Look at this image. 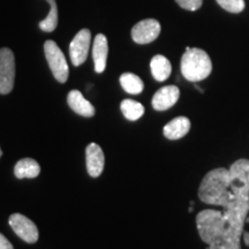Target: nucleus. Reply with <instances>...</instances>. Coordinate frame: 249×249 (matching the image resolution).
Returning a JSON list of instances; mask_svg holds the SVG:
<instances>
[{"label":"nucleus","instance_id":"obj_8","mask_svg":"<svg viewBox=\"0 0 249 249\" xmlns=\"http://www.w3.org/2000/svg\"><path fill=\"white\" fill-rule=\"evenodd\" d=\"M160 34V23L155 18H145L136 23L132 29V38L138 44H149Z\"/></svg>","mask_w":249,"mask_h":249},{"label":"nucleus","instance_id":"obj_21","mask_svg":"<svg viewBox=\"0 0 249 249\" xmlns=\"http://www.w3.org/2000/svg\"><path fill=\"white\" fill-rule=\"evenodd\" d=\"M209 249H235V247L233 246L232 242L222 238L219 239V240L211 242L209 245Z\"/></svg>","mask_w":249,"mask_h":249},{"label":"nucleus","instance_id":"obj_18","mask_svg":"<svg viewBox=\"0 0 249 249\" xmlns=\"http://www.w3.org/2000/svg\"><path fill=\"white\" fill-rule=\"evenodd\" d=\"M45 1L50 5V12L48 17L38 23V27L43 31H45V33H52V31L57 29L58 26L57 1L55 0H45Z\"/></svg>","mask_w":249,"mask_h":249},{"label":"nucleus","instance_id":"obj_19","mask_svg":"<svg viewBox=\"0 0 249 249\" xmlns=\"http://www.w3.org/2000/svg\"><path fill=\"white\" fill-rule=\"evenodd\" d=\"M217 2L227 12L240 13L245 9L244 0H217Z\"/></svg>","mask_w":249,"mask_h":249},{"label":"nucleus","instance_id":"obj_9","mask_svg":"<svg viewBox=\"0 0 249 249\" xmlns=\"http://www.w3.org/2000/svg\"><path fill=\"white\" fill-rule=\"evenodd\" d=\"M87 171L91 178H98L103 173L105 164L104 152L97 143H90L86 149Z\"/></svg>","mask_w":249,"mask_h":249},{"label":"nucleus","instance_id":"obj_15","mask_svg":"<svg viewBox=\"0 0 249 249\" xmlns=\"http://www.w3.org/2000/svg\"><path fill=\"white\" fill-rule=\"evenodd\" d=\"M150 70L152 76L158 82H163V81L167 80L171 75L172 71V66L169 59L161 54L155 55L150 61Z\"/></svg>","mask_w":249,"mask_h":249},{"label":"nucleus","instance_id":"obj_23","mask_svg":"<svg viewBox=\"0 0 249 249\" xmlns=\"http://www.w3.org/2000/svg\"><path fill=\"white\" fill-rule=\"evenodd\" d=\"M242 236H244V241L246 246H248L249 247V232H242Z\"/></svg>","mask_w":249,"mask_h":249},{"label":"nucleus","instance_id":"obj_2","mask_svg":"<svg viewBox=\"0 0 249 249\" xmlns=\"http://www.w3.org/2000/svg\"><path fill=\"white\" fill-rule=\"evenodd\" d=\"M213 71V62L203 50L187 46L181 58V74L191 82L207 79Z\"/></svg>","mask_w":249,"mask_h":249},{"label":"nucleus","instance_id":"obj_22","mask_svg":"<svg viewBox=\"0 0 249 249\" xmlns=\"http://www.w3.org/2000/svg\"><path fill=\"white\" fill-rule=\"evenodd\" d=\"M0 249H14L13 245L8 241V239H6L5 235H2L0 233Z\"/></svg>","mask_w":249,"mask_h":249},{"label":"nucleus","instance_id":"obj_10","mask_svg":"<svg viewBox=\"0 0 249 249\" xmlns=\"http://www.w3.org/2000/svg\"><path fill=\"white\" fill-rule=\"evenodd\" d=\"M180 97V90L177 86H166L157 90L152 97V107L156 111H166L176 105Z\"/></svg>","mask_w":249,"mask_h":249},{"label":"nucleus","instance_id":"obj_17","mask_svg":"<svg viewBox=\"0 0 249 249\" xmlns=\"http://www.w3.org/2000/svg\"><path fill=\"white\" fill-rule=\"evenodd\" d=\"M120 85L124 91L132 95H139L144 89L143 81L133 73H124L120 76Z\"/></svg>","mask_w":249,"mask_h":249},{"label":"nucleus","instance_id":"obj_16","mask_svg":"<svg viewBox=\"0 0 249 249\" xmlns=\"http://www.w3.org/2000/svg\"><path fill=\"white\" fill-rule=\"evenodd\" d=\"M121 112L124 117L129 121H136L144 114V107L141 103L133 99H124L120 104Z\"/></svg>","mask_w":249,"mask_h":249},{"label":"nucleus","instance_id":"obj_5","mask_svg":"<svg viewBox=\"0 0 249 249\" xmlns=\"http://www.w3.org/2000/svg\"><path fill=\"white\" fill-rule=\"evenodd\" d=\"M15 58L11 49H0V93L7 95L14 88Z\"/></svg>","mask_w":249,"mask_h":249},{"label":"nucleus","instance_id":"obj_24","mask_svg":"<svg viewBox=\"0 0 249 249\" xmlns=\"http://www.w3.org/2000/svg\"><path fill=\"white\" fill-rule=\"evenodd\" d=\"M246 222H247V223H249V216H248L247 218H246Z\"/></svg>","mask_w":249,"mask_h":249},{"label":"nucleus","instance_id":"obj_6","mask_svg":"<svg viewBox=\"0 0 249 249\" xmlns=\"http://www.w3.org/2000/svg\"><path fill=\"white\" fill-rule=\"evenodd\" d=\"M9 225L18 238L27 244H35L38 240V229L36 224L21 213H13L9 217Z\"/></svg>","mask_w":249,"mask_h":249},{"label":"nucleus","instance_id":"obj_4","mask_svg":"<svg viewBox=\"0 0 249 249\" xmlns=\"http://www.w3.org/2000/svg\"><path fill=\"white\" fill-rule=\"evenodd\" d=\"M44 53L54 79L60 83L66 82L70 75V68L66 58L54 40L49 39L44 43Z\"/></svg>","mask_w":249,"mask_h":249},{"label":"nucleus","instance_id":"obj_20","mask_svg":"<svg viewBox=\"0 0 249 249\" xmlns=\"http://www.w3.org/2000/svg\"><path fill=\"white\" fill-rule=\"evenodd\" d=\"M176 1L181 8L192 12L197 11L203 4V0H176Z\"/></svg>","mask_w":249,"mask_h":249},{"label":"nucleus","instance_id":"obj_7","mask_svg":"<svg viewBox=\"0 0 249 249\" xmlns=\"http://www.w3.org/2000/svg\"><path fill=\"white\" fill-rule=\"evenodd\" d=\"M90 43H91V33L89 29L80 30L71 40L70 45V55L74 66H80L87 60Z\"/></svg>","mask_w":249,"mask_h":249},{"label":"nucleus","instance_id":"obj_14","mask_svg":"<svg viewBox=\"0 0 249 249\" xmlns=\"http://www.w3.org/2000/svg\"><path fill=\"white\" fill-rule=\"evenodd\" d=\"M40 173V166L33 158H22L15 165L14 174L18 179H34Z\"/></svg>","mask_w":249,"mask_h":249},{"label":"nucleus","instance_id":"obj_1","mask_svg":"<svg viewBox=\"0 0 249 249\" xmlns=\"http://www.w3.org/2000/svg\"><path fill=\"white\" fill-rule=\"evenodd\" d=\"M198 197L203 203L226 208L235 198L231 192L230 171L218 167L205 174L198 188Z\"/></svg>","mask_w":249,"mask_h":249},{"label":"nucleus","instance_id":"obj_25","mask_svg":"<svg viewBox=\"0 0 249 249\" xmlns=\"http://www.w3.org/2000/svg\"><path fill=\"white\" fill-rule=\"evenodd\" d=\"M1 155H2V151H1V148H0V157H1Z\"/></svg>","mask_w":249,"mask_h":249},{"label":"nucleus","instance_id":"obj_11","mask_svg":"<svg viewBox=\"0 0 249 249\" xmlns=\"http://www.w3.org/2000/svg\"><path fill=\"white\" fill-rule=\"evenodd\" d=\"M108 54V44L107 38L103 34H98L95 37L92 46V58L93 64H95V71L96 73H103L107 68Z\"/></svg>","mask_w":249,"mask_h":249},{"label":"nucleus","instance_id":"obj_3","mask_svg":"<svg viewBox=\"0 0 249 249\" xmlns=\"http://www.w3.org/2000/svg\"><path fill=\"white\" fill-rule=\"evenodd\" d=\"M196 226H197L200 238L205 244L225 238L227 233V220L222 211L205 209L198 213L196 216Z\"/></svg>","mask_w":249,"mask_h":249},{"label":"nucleus","instance_id":"obj_12","mask_svg":"<svg viewBox=\"0 0 249 249\" xmlns=\"http://www.w3.org/2000/svg\"><path fill=\"white\" fill-rule=\"evenodd\" d=\"M67 103L70 107L79 116L91 118L95 116V107L89 101L83 97L82 92L79 90H71L67 96Z\"/></svg>","mask_w":249,"mask_h":249},{"label":"nucleus","instance_id":"obj_13","mask_svg":"<svg viewBox=\"0 0 249 249\" xmlns=\"http://www.w3.org/2000/svg\"><path fill=\"white\" fill-rule=\"evenodd\" d=\"M191 129V121L186 117H177L164 127V136L166 139L179 140L186 136Z\"/></svg>","mask_w":249,"mask_h":249}]
</instances>
